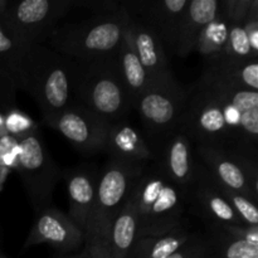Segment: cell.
Returning a JSON list of instances; mask_svg holds the SVG:
<instances>
[{
  "mask_svg": "<svg viewBox=\"0 0 258 258\" xmlns=\"http://www.w3.org/2000/svg\"><path fill=\"white\" fill-rule=\"evenodd\" d=\"M196 232L186 228L158 237L138 238L126 258H166L193 238Z\"/></svg>",
  "mask_w": 258,
  "mask_h": 258,
  "instance_id": "23",
  "label": "cell"
},
{
  "mask_svg": "<svg viewBox=\"0 0 258 258\" xmlns=\"http://www.w3.org/2000/svg\"><path fill=\"white\" fill-rule=\"evenodd\" d=\"M156 168L179 189L188 204V197L196 176L193 143L180 128L166 138L156 154Z\"/></svg>",
  "mask_w": 258,
  "mask_h": 258,
  "instance_id": "14",
  "label": "cell"
},
{
  "mask_svg": "<svg viewBox=\"0 0 258 258\" xmlns=\"http://www.w3.org/2000/svg\"><path fill=\"white\" fill-rule=\"evenodd\" d=\"M218 12L219 0H189L179 23L174 53L183 58L193 53L199 35Z\"/></svg>",
  "mask_w": 258,
  "mask_h": 258,
  "instance_id": "20",
  "label": "cell"
},
{
  "mask_svg": "<svg viewBox=\"0 0 258 258\" xmlns=\"http://www.w3.org/2000/svg\"><path fill=\"white\" fill-rule=\"evenodd\" d=\"M38 244H48L58 253H75L85 244V233L77 224L52 206L34 213V221L23 249Z\"/></svg>",
  "mask_w": 258,
  "mask_h": 258,
  "instance_id": "12",
  "label": "cell"
},
{
  "mask_svg": "<svg viewBox=\"0 0 258 258\" xmlns=\"http://www.w3.org/2000/svg\"><path fill=\"white\" fill-rule=\"evenodd\" d=\"M24 45V43L15 37L14 33L5 25L0 18V80L9 81L13 86H14L15 71Z\"/></svg>",
  "mask_w": 258,
  "mask_h": 258,
  "instance_id": "25",
  "label": "cell"
},
{
  "mask_svg": "<svg viewBox=\"0 0 258 258\" xmlns=\"http://www.w3.org/2000/svg\"><path fill=\"white\" fill-rule=\"evenodd\" d=\"M211 243L208 258H258V244L231 236L216 226H206Z\"/></svg>",
  "mask_w": 258,
  "mask_h": 258,
  "instance_id": "24",
  "label": "cell"
},
{
  "mask_svg": "<svg viewBox=\"0 0 258 258\" xmlns=\"http://www.w3.org/2000/svg\"><path fill=\"white\" fill-rule=\"evenodd\" d=\"M97 174L98 170L92 165H81L64 169L60 176V180L66 184L70 201L68 217L83 233H86L95 204Z\"/></svg>",
  "mask_w": 258,
  "mask_h": 258,
  "instance_id": "16",
  "label": "cell"
},
{
  "mask_svg": "<svg viewBox=\"0 0 258 258\" xmlns=\"http://www.w3.org/2000/svg\"><path fill=\"white\" fill-rule=\"evenodd\" d=\"M127 33L150 83L160 82L173 76L165 48L153 30L130 14Z\"/></svg>",
  "mask_w": 258,
  "mask_h": 258,
  "instance_id": "17",
  "label": "cell"
},
{
  "mask_svg": "<svg viewBox=\"0 0 258 258\" xmlns=\"http://www.w3.org/2000/svg\"><path fill=\"white\" fill-rule=\"evenodd\" d=\"M130 13L95 15L81 23L57 27L48 37L49 48L68 59H95L115 55L127 28Z\"/></svg>",
  "mask_w": 258,
  "mask_h": 258,
  "instance_id": "5",
  "label": "cell"
},
{
  "mask_svg": "<svg viewBox=\"0 0 258 258\" xmlns=\"http://www.w3.org/2000/svg\"><path fill=\"white\" fill-rule=\"evenodd\" d=\"M73 8V0L9 2L2 20L24 44H42Z\"/></svg>",
  "mask_w": 258,
  "mask_h": 258,
  "instance_id": "9",
  "label": "cell"
},
{
  "mask_svg": "<svg viewBox=\"0 0 258 258\" xmlns=\"http://www.w3.org/2000/svg\"><path fill=\"white\" fill-rule=\"evenodd\" d=\"M18 148L19 139L10 135L0 138V169H4L9 173L17 170Z\"/></svg>",
  "mask_w": 258,
  "mask_h": 258,
  "instance_id": "32",
  "label": "cell"
},
{
  "mask_svg": "<svg viewBox=\"0 0 258 258\" xmlns=\"http://www.w3.org/2000/svg\"><path fill=\"white\" fill-rule=\"evenodd\" d=\"M146 165L108 159L98 170L95 204L85 233L83 246H100L111 223L122 209Z\"/></svg>",
  "mask_w": 258,
  "mask_h": 258,
  "instance_id": "6",
  "label": "cell"
},
{
  "mask_svg": "<svg viewBox=\"0 0 258 258\" xmlns=\"http://www.w3.org/2000/svg\"><path fill=\"white\" fill-rule=\"evenodd\" d=\"M221 189L223 196L226 197L228 203L231 204L232 209H233V211L236 212L237 216L239 217V219H241L246 226L258 227V208L256 202L249 199L248 197L236 193V191L227 190V189L222 188V186Z\"/></svg>",
  "mask_w": 258,
  "mask_h": 258,
  "instance_id": "28",
  "label": "cell"
},
{
  "mask_svg": "<svg viewBox=\"0 0 258 258\" xmlns=\"http://www.w3.org/2000/svg\"><path fill=\"white\" fill-rule=\"evenodd\" d=\"M139 238L133 193L111 223L100 246H85L100 258H126Z\"/></svg>",
  "mask_w": 258,
  "mask_h": 258,
  "instance_id": "19",
  "label": "cell"
},
{
  "mask_svg": "<svg viewBox=\"0 0 258 258\" xmlns=\"http://www.w3.org/2000/svg\"><path fill=\"white\" fill-rule=\"evenodd\" d=\"M188 207L203 221L204 226L244 224L232 209L216 179L197 158L196 176L188 197Z\"/></svg>",
  "mask_w": 258,
  "mask_h": 258,
  "instance_id": "13",
  "label": "cell"
},
{
  "mask_svg": "<svg viewBox=\"0 0 258 258\" xmlns=\"http://www.w3.org/2000/svg\"><path fill=\"white\" fill-rule=\"evenodd\" d=\"M8 174H9V171L4 170V169H0V189L3 188V184H4L5 179H7Z\"/></svg>",
  "mask_w": 258,
  "mask_h": 258,
  "instance_id": "38",
  "label": "cell"
},
{
  "mask_svg": "<svg viewBox=\"0 0 258 258\" xmlns=\"http://www.w3.org/2000/svg\"><path fill=\"white\" fill-rule=\"evenodd\" d=\"M92 10L96 15L112 14L123 9V0H73V8Z\"/></svg>",
  "mask_w": 258,
  "mask_h": 258,
  "instance_id": "33",
  "label": "cell"
},
{
  "mask_svg": "<svg viewBox=\"0 0 258 258\" xmlns=\"http://www.w3.org/2000/svg\"><path fill=\"white\" fill-rule=\"evenodd\" d=\"M54 258H78V253H57Z\"/></svg>",
  "mask_w": 258,
  "mask_h": 258,
  "instance_id": "39",
  "label": "cell"
},
{
  "mask_svg": "<svg viewBox=\"0 0 258 258\" xmlns=\"http://www.w3.org/2000/svg\"><path fill=\"white\" fill-rule=\"evenodd\" d=\"M139 238L158 237L185 228V198L155 165L146 166L133 190Z\"/></svg>",
  "mask_w": 258,
  "mask_h": 258,
  "instance_id": "4",
  "label": "cell"
},
{
  "mask_svg": "<svg viewBox=\"0 0 258 258\" xmlns=\"http://www.w3.org/2000/svg\"><path fill=\"white\" fill-rule=\"evenodd\" d=\"M219 54L236 59H258V53L252 49L242 24H228L226 45Z\"/></svg>",
  "mask_w": 258,
  "mask_h": 258,
  "instance_id": "27",
  "label": "cell"
},
{
  "mask_svg": "<svg viewBox=\"0 0 258 258\" xmlns=\"http://www.w3.org/2000/svg\"><path fill=\"white\" fill-rule=\"evenodd\" d=\"M188 91L174 76L149 85L134 105L141 121L144 139L156 158L168 136L176 131L183 120Z\"/></svg>",
  "mask_w": 258,
  "mask_h": 258,
  "instance_id": "7",
  "label": "cell"
},
{
  "mask_svg": "<svg viewBox=\"0 0 258 258\" xmlns=\"http://www.w3.org/2000/svg\"><path fill=\"white\" fill-rule=\"evenodd\" d=\"M253 0H219V14L228 24H243Z\"/></svg>",
  "mask_w": 258,
  "mask_h": 258,
  "instance_id": "31",
  "label": "cell"
},
{
  "mask_svg": "<svg viewBox=\"0 0 258 258\" xmlns=\"http://www.w3.org/2000/svg\"><path fill=\"white\" fill-rule=\"evenodd\" d=\"M14 87L33 98L44 123L72 103L66 58L43 44L24 45Z\"/></svg>",
  "mask_w": 258,
  "mask_h": 258,
  "instance_id": "3",
  "label": "cell"
},
{
  "mask_svg": "<svg viewBox=\"0 0 258 258\" xmlns=\"http://www.w3.org/2000/svg\"><path fill=\"white\" fill-rule=\"evenodd\" d=\"M193 151L222 188L248 197L258 203L257 159L232 149L208 145H194Z\"/></svg>",
  "mask_w": 258,
  "mask_h": 258,
  "instance_id": "10",
  "label": "cell"
},
{
  "mask_svg": "<svg viewBox=\"0 0 258 258\" xmlns=\"http://www.w3.org/2000/svg\"><path fill=\"white\" fill-rule=\"evenodd\" d=\"M189 0H123L126 10L174 52L179 23Z\"/></svg>",
  "mask_w": 258,
  "mask_h": 258,
  "instance_id": "15",
  "label": "cell"
},
{
  "mask_svg": "<svg viewBox=\"0 0 258 258\" xmlns=\"http://www.w3.org/2000/svg\"><path fill=\"white\" fill-rule=\"evenodd\" d=\"M116 54L86 60L66 58L72 101L108 122L125 121L134 110Z\"/></svg>",
  "mask_w": 258,
  "mask_h": 258,
  "instance_id": "2",
  "label": "cell"
},
{
  "mask_svg": "<svg viewBox=\"0 0 258 258\" xmlns=\"http://www.w3.org/2000/svg\"><path fill=\"white\" fill-rule=\"evenodd\" d=\"M15 173L22 180L34 213L50 207L62 169L50 156L39 128L19 139Z\"/></svg>",
  "mask_w": 258,
  "mask_h": 258,
  "instance_id": "8",
  "label": "cell"
},
{
  "mask_svg": "<svg viewBox=\"0 0 258 258\" xmlns=\"http://www.w3.org/2000/svg\"><path fill=\"white\" fill-rule=\"evenodd\" d=\"M116 57H117L118 68H120L123 86L127 91L128 98H130L134 108V105H135L139 96L150 85V78H149L148 73L145 72L140 60H139L135 48H134L130 35L127 33V28L125 30V35H123Z\"/></svg>",
  "mask_w": 258,
  "mask_h": 258,
  "instance_id": "22",
  "label": "cell"
},
{
  "mask_svg": "<svg viewBox=\"0 0 258 258\" xmlns=\"http://www.w3.org/2000/svg\"><path fill=\"white\" fill-rule=\"evenodd\" d=\"M211 253V243L208 236L196 232L193 238L181 246L178 251L171 253L166 258H208Z\"/></svg>",
  "mask_w": 258,
  "mask_h": 258,
  "instance_id": "30",
  "label": "cell"
},
{
  "mask_svg": "<svg viewBox=\"0 0 258 258\" xmlns=\"http://www.w3.org/2000/svg\"><path fill=\"white\" fill-rule=\"evenodd\" d=\"M179 128L193 145L232 149L258 160V92L202 72Z\"/></svg>",
  "mask_w": 258,
  "mask_h": 258,
  "instance_id": "1",
  "label": "cell"
},
{
  "mask_svg": "<svg viewBox=\"0 0 258 258\" xmlns=\"http://www.w3.org/2000/svg\"><path fill=\"white\" fill-rule=\"evenodd\" d=\"M227 35H228V23L218 12L217 17L204 28L202 34L199 35L194 52L199 53L203 59L219 54L226 45Z\"/></svg>",
  "mask_w": 258,
  "mask_h": 258,
  "instance_id": "26",
  "label": "cell"
},
{
  "mask_svg": "<svg viewBox=\"0 0 258 258\" xmlns=\"http://www.w3.org/2000/svg\"><path fill=\"white\" fill-rule=\"evenodd\" d=\"M112 160L130 164H143L155 161V155L144 139L141 131L126 121L111 122L105 141V150Z\"/></svg>",
  "mask_w": 258,
  "mask_h": 258,
  "instance_id": "18",
  "label": "cell"
},
{
  "mask_svg": "<svg viewBox=\"0 0 258 258\" xmlns=\"http://www.w3.org/2000/svg\"><path fill=\"white\" fill-rule=\"evenodd\" d=\"M2 254H3V253H2V251H0V256H2Z\"/></svg>",
  "mask_w": 258,
  "mask_h": 258,
  "instance_id": "41",
  "label": "cell"
},
{
  "mask_svg": "<svg viewBox=\"0 0 258 258\" xmlns=\"http://www.w3.org/2000/svg\"><path fill=\"white\" fill-rule=\"evenodd\" d=\"M203 72L229 85L258 92V59H236L217 54L203 59Z\"/></svg>",
  "mask_w": 258,
  "mask_h": 258,
  "instance_id": "21",
  "label": "cell"
},
{
  "mask_svg": "<svg viewBox=\"0 0 258 258\" xmlns=\"http://www.w3.org/2000/svg\"><path fill=\"white\" fill-rule=\"evenodd\" d=\"M10 0H0V18H3L4 13L7 12L8 5H9Z\"/></svg>",
  "mask_w": 258,
  "mask_h": 258,
  "instance_id": "37",
  "label": "cell"
},
{
  "mask_svg": "<svg viewBox=\"0 0 258 258\" xmlns=\"http://www.w3.org/2000/svg\"><path fill=\"white\" fill-rule=\"evenodd\" d=\"M0 258H8V257L5 256V254H2V256H0Z\"/></svg>",
  "mask_w": 258,
  "mask_h": 258,
  "instance_id": "40",
  "label": "cell"
},
{
  "mask_svg": "<svg viewBox=\"0 0 258 258\" xmlns=\"http://www.w3.org/2000/svg\"><path fill=\"white\" fill-rule=\"evenodd\" d=\"M37 128H39V125L28 113L18 108L17 106H13L12 108L7 111V115H5L7 135L22 139Z\"/></svg>",
  "mask_w": 258,
  "mask_h": 258,
  "instance_id": "29",
  "label": "cell"
},
{
  "mask_svg": "<svg viewBox=\"0 0 258 258\" xmlns=\"http://www.w3.org/2000/svg\"><path fill=\"white\" fill-rule=\"evenodd\" d=\"M216 227L231 236L258 244V227L246 226V224H221Z\"/></svg>",
  "mask_w": 258,
  "mask_h": 258,
  "instance_id": "34",
  "label": "cell"
},
{
  "mask_svg": "<svg viewBox=\"0 0 258 258\" xmlns=\"http://www.w3.org/2000/svg\"><path fill=\"white\" fill-rule=\"evenodd\" d=\"M45 123L70 141L76 150L90 156L103 153L111 122L72 101Z\"/></svg>",
  "mask_w": 258,
  "mask_h": 258,
  "instance_id": "11",
  "label": "cell"
},
{
  "mask_svg": "<svg viewBox=\"0 0 258 258\" xmlns=\"http://www.w3.org/2000/svg\"><path fill=\"white\" fill-rule=\"evenodd\" d=\"M78 258H100V257H98L97 254L93 253L92 251H90V249L83 248L82 252H80V253H78Z\"/></svg>",
  "mask_w": 258,
  "mask_h": 258,
  "instance_id": "36",
  "label": "cell"
},
{
  "mask_svg": "<svg viewBox=\"0 0 258 258\" xmlns=\"http://www.w3.org/2000/svg\"><path fill=\"white\" fill-rule=\"evenodd\" d=\"M242 25L246 30L252 49L258 53V0H253L251 10Z\"/></svg>",
  "mask_w": 258,
  "mask_h": 258,
  "instance_id": "35",
  "label": "cell"
}]
</instances>
